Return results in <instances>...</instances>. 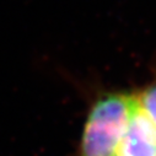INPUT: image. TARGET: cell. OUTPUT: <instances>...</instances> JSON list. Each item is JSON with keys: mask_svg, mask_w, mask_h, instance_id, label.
Listing matches in <instances>:
<instances>
[{"mask_svg": "<svg viewBox=\"0 0 156 156\" xmlns=\"http://www.w3.org/2000/svg\"><path fill=\"white\" fill-rule=\"evenodd\" d=\"M136 108V94L119 91L100 96L86 117L79 156H115Z\"/></svg>", "mask_w": 156, "mask_h": 156, "instance_id": "1", "label": "cell"}, {"mask_svg": "<svg viewBox=\"0 0 156 156\" xmlns=\"http://www.w3.org/2000/svg\"><path fill=\"white\" fill-rule=\"evenodd\" d=\"M115 156H156V129L139 102Z\"/></svg>", "mask_w": 156, "mask_h": 156, "instance_id": "2", "label": "cell"}, {"mask_svg": "<svg viewBox=\"0 0 156 156\" xmlns=\"http://www.w3.org/2000/svg\"><path fill=\"white\" fill-rule=\"evenodd\" d=\"M139 106L156 129V55L151 66L150 81L136 94Z\"/></svg>", "mask_w": 156, "mask_h": 156, "instance_id": "3", "label": "cell"}]
</instances>
